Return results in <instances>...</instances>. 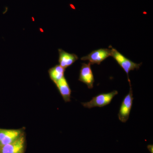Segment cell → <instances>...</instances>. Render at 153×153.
Returning a JSON list of instances; mask_svg holds the SVG:
<instances>
[{"instance_id":"cell-5","label":"cell","mask_w":153,"mask_h":153,"mask_svg":"<svg viewBox=\"0 0 153 153\" xmlns=\"http://www.w3.org/2000/svg\"><path fill=\"white\" fill-rule=\"evenodd\" d=\"M90 63H82L80 68L79 80L86 84L89 89L93 88L94 76Z\"/></svg>"},{"instance_id":"cell-8","label":"cell","mask_w":153,"mask_h":153,"mask_svg":"<svg viewBox=\"0 0 153 153\" xmlns=\"http://www.w3.org/2000/svg\"><path fill=\"white\" fill-rule=\"evenodd\" d=\"M59 65L66 69L71 66L78 59V56L74 54H71L65 52L63 49H58Z\"/></svg>"},{"instance_id":"cell-9","label":"cell","mask_w":153,"mask_h":153,"mask_svg":"<svg viewBox=\"0 0 153 153\" xmlns=\"http://www.w3.org/2000/svg\"><path fill=\"white\" fill-rule=\"evenodd\" d=\"M65 102L71 101V89L65 76L55 83Z\"/></svg>"},{"instance_id":"cell-10","label":"cell","mask_w":153,"mask_h":153,"mask_svg":"<svg viewBox=\"0 0 153 153\" xmlns=\"http://www.w3.org/2000/svg\"><path fill=\"white\" fill-rule=\"evenodd\" d=\"M65 71V68L60 65H57L50 68L48 72L50 79L55 83L64 77Z\"/></svg>"},{"instance_id":"cell-4","label":"cell","mask_w":153,"mask_h":153,"mask_svg":"<svg viewBox=\"0 0 153 153\" xmlns=\"http://www.w3.org/2000/svg\"><path fill=\"white\" fill-rule=\"evenodd\" d=\"M111 56V49H100L94 50L91 52L87 56L81 57V60L83 61L88 60L91 65L101 63L109 56Z\"/></svg>"},{"instance_id":"cell-6","label":"cell","mask_w":153,"mask_h":153,"mask_svg":"<svg viewBox=\"0 0 153 153\" xmlns=\"http://www.w3.org/2000/svg\"><path fill=\"white\" fill-rule=\"evenodd\" d=\"M25 145V137L22 135L13 142L0 147V153H24Z\"/></svg>"},{"instance_id":"cell-3","label":"cell","mask_w":153,"mask_h":153,"mask_svg":"<svg viewBox=\"0 0 153 153\" xmlns=\"http://www.w3.org/2000/svg\"><path fill=\"white\" fill-rule=\"evenodd\" d=\"M134 97L131 86L129 92L124 98L121 105L118 116L119 119L122 123H126L128 120L132 106Z\"/></svg>"},{"instance_id":"cell-7","label":"cell","mask_w":153,"mask_h":153,"mask_svg":"<svg viewBox=\"0 0 153 153\" xmlns=\"http://www.w3.org/2000/svg\"><path fill=\"white\" fill-rule=\"evenodd\" d=\"M22 135L20 129L0 128V147L13 142Z\"/></svg>"},{"instance_id":"cell-1","label":"cell","mask_w":153,"mask_h":153,"mask_svg":"<svg viewBox=\"0 0 153 153\" xmlns=\"http://www.w3.org/2000/svg\"><path fill=\"white\" fill-rule=\"evenodd\" d=\"M111 56L116 61L118 64L120 66L124 71H125L128 76V79L130 86H131L130 80L129 78V73L131 71H133L134 69H139L140 66H141L142 63H134L131 60L125 57L123 55L121 54L114 48L111 47Z\"/></svg>"},{"instance_id":"cell-2","label":"cell","mask_w":153,"mask_h":153,"mask_svg":"<svg viewBox=\"0 0 153 153\" xmlns=\"http://www.w3.org/2000/svg\"><path fill=\"white\" fill-rule=\"evenodd\" d=\"M118 94L117 91L114 90L108 93H102L93 97L90 101L82 102L84 107L88 108L98 107H102L109 104L114 97Z\"/></svg>"},{"instance_id":"cell-11","label":"cell","mask_w":153,"mask_h":153,"mask_svg":"<svg viewBox=\"0 0 153 153\" xmlns=\"http://www.w3.org/2000/svg\"><path fill=\"white\" fill-rule=\"evenodd\" d=\"M148 150L151 153H153V145H148L147 146Z\"/></svg>"}]
</instances>
